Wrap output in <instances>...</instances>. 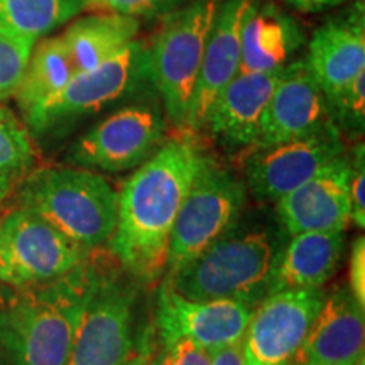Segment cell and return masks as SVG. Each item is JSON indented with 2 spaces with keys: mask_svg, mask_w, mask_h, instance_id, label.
<instances>
[{
  "mask_svg": "<svg viewBox=\"0 0 365 365\" xmlns=\"http://www.w3.org/2000/svg\"><path fill=\"white\" fill-rule=\"evenodd\" d=\"M75 75V66L59 36L36 43L14 95L22 115L59 93Z\"/></svg>",
  "mask_w": 365,
  "mask_h": 365,
  "instance_id": "24",
  "label": "cell"
},
{
  "mask_svg": "<svg viewBox=\"0 0 365 365\" xmlns=\"http://www.w3.org/2000/svg\"><path fill=\"white\" fill-rule=\"evenodd\" d=\"M210 354H212V365H244L242 341L222 346V349L213 350Z\"/></svg>",
  "mask_w": 365,
  "mask_h": 365,
  "instance_id": "32",
  "label": "cell"
},
{
  "mask_svg": "<svg viewBox=\"0 0 365 365\" xmlns=\"http://www.w3.org/2000/svg\"><path fill=\"white\" fill-rule=\"evenodd\" d=\"M274 266L266 232L232 228L196 257L168 272L166 284L178 294L200 301H240L257 307L269 294Z\"/></svg>",
  "mask_w": 365,
  "mask_h": 365,
  "instance_id": "4",
  "label": "cell"
},
{
  "mask_svg": "<svg viewBox=\"0 0 365 365\" xmlns=\"http://www.w3.org/2000/svg\"><path fill=\"white\" fill-rule=\"evenodd\" d=\"M145 85H153L148 48L132 41L100 66L76 73L59 93L26 113L24 125L29 134H49L107 105L134 97Z\"/></svg>",
  "mask_w": 365,
  "mask_h": 365,
  "instance_id": "6",
  "label": "cell"
},
{
  "mask_svg": "<svg viewBox=\"0 0 365 365\" xmlns=\"http://www.w3.org/2000/svg\"><path fill=\"white\" fill-rule=\"evenodd\" d=\"M88 259L66 276L14 286L0 298V345L11 365H66L80 314L98 279Z\"/></svg>",
  "mask_w": 365,
  "mask_h": 365,
  "instance_id": "2",
  "label": "cell"
},
{
  "mask_svg": "<svg viewBox=\"0 0 365 365\" xmlns=\"http://www.w3.org/2000/svg\"><path fill=\"white\" fill-rule=\"evenodd\" d=\"M163 365H212V354L188 340H176L166 345Z\"/></svg>",
  "mask_w": 365,
  "mask_h": 365,
  "instance_id": "29",
  "label": "cell"
},
{
  "mask_svg": "<svg viewBox=\"0 0 365 365\" xmlns=\"http://www.w3.org/2000/svg\"><path fill=\"white\" fill-rule=\"evenodd\" d=\"M185 4H188V0H90L88 9L120 14L140 21L171 14Z\"/></svg>",
  "mask_w": 365,
  "mask_h": 365,
  "instance_id": "28",
  "label": "cell"
},
{
  "mask_svg": "<svg viewBox=\"0 0 365 365\" xmlns=\"http://www.w3.org/2000/svg\"><path fill=\"white\" fill-rule=\"evenodd\" d=\"M205 154L188 137L159 145L117 193L115 230L108 240L122 267L140 279L166 269L176 217Z\"/></svg>",
  "mask_w": 365,
  "mask_h": 365,
  "instance_id": "1",
  "label": "cell"
},
{
  "mask_svg": "<svg viewBox=\"0 0 365 365\" xmlns=\"http://www.w3.org/2000/svg\"><path fill=\"white\" fill-rule=\"evenodd\" d=\"M19 207L93 252L115 230L117 191L98 173L76 166L31 171L17 188Z\"/></svg>",
  "mask_w": 365,
  "mask_h": 365,
  "instance_id": "3",
  "label": "cell"
},
{
  "mask_svg": "<svg viewBox=\"0 0 365 365\" xmlns=\"http://www.w3.org/2000/svg\"><path fill=\"white\" fill-rule=\"evenodd\" d=\"M355 365H365V362H364V359H360V360H359V362H357V364H355Z\"/></svg>",
  "mask_w": 365,
  "mask_h": 365,
  "instance_id": "36",
  "label": "cell"
},
{
  "mask_svg": "<svg viewBox=\"0 0 365 365\" xmlns=\"http://www.w3.org/2000/svg\"><path fill=\"white\" fill-rule=\"evenodd\" d=\"M331 120L354 130H362L365 122V71L355 76L328 105Z\"/></svg>",
  "mask_w": 365,
  "mask_h": 365,
  "instance_id": "27",
  "label": "cell"
},
{
  "mask_svg": "<svg viewBox=\"0 0 365 365\" xmlns=\"http://www.w3.org/2000/svg\"><path fill=\"white\" fill-rule=\"evenodd\" d=\"M218 0H191L166 17L148 48L150 78L173 124L186 129Z\"/></svg>",
  "mask_w": 365,
  "mask_h": 365,
  "instance_id": "5",
  "label": "cell"
},
{
  "mask_svg": "<svg viewBox=\"0 0 365 365\" xmlns=\"http://www.w3.org/2000/svg\"><path fill=\"white\" fill-rule=\"evenodd\" d=\"M0 239L16 286L41 284L66 276L91 254L24 207H17L0 220Z\"/></svg>",
  "mask_w": 365,
  "mask_h": 365,
  "instance_id": "11",
  "label": "cell"
},
{
  "mask_svg": "<svg viewBox=\"0 0 365 365\" xmlns=\"http://www.w3.org/2000/svg\"><path fill=\"white\" fill-rule=\"evenodd\" d=\"M148 365H163V355H161V357L154 359V360H153V362H149Z\"/></svg>",
  "mask_w": 365,
  "mask_h": 365,
  "instance_id": "35",
  "label": "cell"
},
{
  "mask_svg": "<svg viewBox=\"0 0 365 365\" xmlns=\"http://www.w3.org/2000/svg\"><path fill=\"white\" fill-rule=\"evenodd\" d=\"M252 0H225L217 9L191 98L186 129L200 130L210 107L240 73V33Z\"/></svg>",
  "mask_w": 365,
  "mask_h": 365,
  "instance_id": "16",
  "label": "cell"
},
{
  "mask_svg": "<svg viewBox=\"0 0 365 365\" xmlns=\"http://www.w3.org/2000/svg\"><path fill=\"white\" fill-rule=\"evenodd\" d=\"M135 293L103 269L80 314L66 365H124L132 350Z\"/></svg>",
  "mask_w": 365,
  "mask_h": 365,
  "instance_id": "10",
  "label": "cell"
},
{
  "mask_svg": "<svg viewBox=\"0 0 365 365\" xmlns=\"http://www.w3.org/2000/svg\"><path fill=\"white\" fill-rule=\"evenodd\" d=\"M333 122L323 93L304 59L289 63L281 73L262 117L257 145L287 143L317 134Z\"/></svg>",
  "mask_w": 365,
  "mask_h": 365,
  "instance_id": "14",
  "label": "cell"
},
{
  "mask_svg": "<svg viewBox=\"0 0 365 365\" xmlns=\"http://www.w3.org/2000/svg\"><path fill=\"white\" fill-rule=\"evenodd\" d=\"M254 308L240 301H200L178 294L164 282L158 299V323L164 344L188 340L213 352L242 341Z\"/></svg>",
  "mask_w": 365,
  "mask_h": 365,
  "instance_id": "13",
  "label": "cell"
},
{
  "mask_svg": "<svg viewBox=\"0 0 365 365\" xmlns=\"http://www.w3.org/2000/svg\"><path fill=\"white\" fill-rule=\"evenodd\" d=\"M90 0H0V34L34 46L88 9Z\"/></svg>",
  "mask_w": 365,
  "mask_h": 365,
  "instance_id": "23",
  "label": "cell"
},
{
  "mask_svg": "<svg viewBox=\"0 0 365 365\" xmlns=\"http://www.w3.org/2000/svg\"><path fill=\"white\" fill-rule=\"evenodd\" d=\"M33 48L0 34V102L16 95Z\"/></svg>",
  "mask_w": 365,
  "mask_h": 365,
  "instance_id": "26",
  "label": "cell"
},
{
  "mask_svg": "<svg viewBox=\"0 0 365 365\" xmlns=\"http://www.w3.org/2000/svg\"><path fill=\"white\" fill-rule=\"evenodd\" d=\"M140 21L120 14L100 12L75 21L61 38L75 71H88L108 61L135 41Z\"/></svg>",
  "mask_w": 365,
  "mask_h": 365,
  "instance_id": "22",
  "label": "cell"
},
{
  "mask_svg": "<svg viewBox=\"0 0 365 365\" xmlns=\"http://www.w3.org/2000/svg\"><path fill=\"white\" fill-rule=\"evenodd\" d=\"M247 202V190L227 168L205 158L191 182L173 227L168 249V272L196 257L230 232Z\"/></svg>",
  "mask_w": 365,
  "mask_h": 365,
  "instance_id": "7",
  "label": "cell"
},
{
  "mask_svg": "<svg viewBox=\"0 0 365 365\" xmlns=\"http://www.w3.org/2000/svg\"><path fill=\"white\" fill-rule=\"evenodd\" d=\"M166 122L158 102L130 103L91 127L68 150V163L83 170L129 171L163 144Z\"/></svg>",
  "mask_w": 365,
  "mask_h": 365,
  "instance_id": "8",
  "label": "cell"
},
{
  "mask_svg": "<svg viewBox=\"0 0 365 365\" xmlns=\"http://www.w3.org/2000/svg\"><path fill=\"white\" fill-rule=\"evenodd\" d=\"M327 296L319 289H281L257 307L242 336L244 365H289Z\"/></svg>",
  "mask_w": 365,
  "mask_h": 365,
  "instance_id": "9",
  "label": "cell"
},
{
  "mask_svg": "<svg viewBox=\"0 0 365 365\" xmlns=\"http://www.w3.org/2000/svg\"><path fill=\"white\" fill-rule=\"evenodd\" d=\"M304 61L330 105L355 76L365 71L362 6L319 27L309 43Z\"/></svg>",
  "mask_w": 365,
  "mask_h": 365,
  "instance_id": "18",
  "label": "cell"
},
{
  "mask_svg": "<svg viewBox=\"0 0 365 365\" xmlns=\"http://www.w3.org/2000/svg\"><path fill=\"white\" fill-rule=\"evenodd\" d=\"M277 215L291 235L345 232L352 222L350 163L339 158L277 200Z\"/></svg>",
  "mask_w": 365,
  "mask_h": 365,
  "instance_id": "15",
  "label": "cell"
},
{
  "mask_svg": "<svg viewBox=\"0 0 365 365\" xmlns=\"http://www.w3.org/2000/svg\"><path fill=\"white\" fill-rule=\"evenodd\" d=\"M304 34L289 14L272 2L252 0L240 33V71H276L289 65Z\"/></svg>",
  "mask_w": 365,
  "mask_h": 365,
  "instance_id": "20",
  "label": "cell"
},
{
  "mask_svg": "<svg viewBox=\"0 0 365 365\" xmlns=\"http://www.w3.org/2000/svg\"><path fill=\"white\" fill-rule=\"evenodd\" d=\"M34 148L24 122L0 105V202L33 171Z\"/></svg>",
  "mask_w": 365,
  "mask_h": 365,
  "instance_id": "25",
  "label": "cell"
},
{
  "mask_svg": "<svg viewBox=\"0 0 365 365\" xmlns=\"http://www.w3.org/2000/svg\"><path fill=\"white\" fill-rule=\"evenodd\" d=\"M286 2L301 12H318L323 9L339 6L344 0H286Z\"/></svg>",
  "mask_w": 365,
  "mask_h": 365,
  "instance_id": "33",
  "label": "cell"
},
{
  "mask_svg": "<svg viewBox=\"0 0 365 365\" xmlns=\"http://www.w3.org/2000/svg\"><path fill=\"white\" fill-rule=\"evenodd\" d=\"M344 156L339 129L330 122L317 134L272 145H255L245 159V180L261 200H277Z\"/></svg>",
  "mask_w": 365,
  "mask_h": 365,
  "instance_id": "12",
  "label": "cell"
},
{
  "mask_svg": "<svg viewBox=\"0 0 365 365\" xmlns=\"http://www.w3.org/2000/svg\"><path fill=\"white\" fill-rule=\"evenodd\" d=\"M365 170L364 149H359L354 166H350V203H352V222L359 228L365 227Z\"/></svg>",
  "mask_w": 365,
  "mask_h": 365,
  "instance_id": "30",
  "label": "cell"
},
{
  "mask_svg": "<svg viewBox=\"0 0 365 365\" xmlns=\"http://www.w3.org/2000/svg\"><path fill=\"white\" fill-rule=\"evenodd\" d=\"M364 307L349 287H340L325 299L289 365H355L364 359Z\"/></svg>",
  "mask_w": 365,
  "mask_h": 365,
  "instance_id": "17",
  "label": "cell"
},
{
  "mask_svg": "<svg viewBox=\"0 0 365 365\" xmlns=\"http://www.w3.org/2000/svg\"><path fill=\"white\" fill-rule=\"evenodd\" d=\"M0 365H6V364H4V362H2V359H0Z\"/></svg>",
  "mask_w": 365,
  "mask_h": 365,
  "instance_id": "37",
  "label": "cell"
},
{
  "mask_svg": "<svg viewBox=\"0 0 365 365\" xmlns=\"http://www.w3.org/2000/svg\"><path fill=\"white\" fill-rule=\"evenodd\" d=\"M240 71L210 107L205 127L228 145H257L262 117L281 73ZM203 127V129H205Z\"/></svg>",
  "mask_w": 365,
  "mask_h": 365,
  "instance_id": "19",
  "label": "cell"
},
{
  "mask_svg": "<svg viewBox=\"0 0 365 365\" xmlns=\"http://www.w3.org/2000/svg\"><path fill=\"white\" fill-rule=\"evenodd\" d=\"M350 293L360 307H365V240L364 237L355 239L350 250Z\"/></svg>",
  "mask_w": 365,
  "mask_h": 365,
  "instance_id": "31",
  "label": "cell"
},
{
  "mask_svg": "<svg viewBox=\"0 0 365 365\" xmlns=\"http://www.w3.org/2000/svg\"><path fill=\"white\" fill-rule=\"evenodd\" d=\"M0 284L16 286V277H14L11 262H9L6 250H4L2 239H0Z\"/></svg>",
  "mask_w": 365,
  "mask_h": 365,
  "instance_id": "34",
  "label": "cell"
},
{
  "mask_svg": "<svg viewBox=\"0 0 365 365\" xmlns=\"http://www.w3.org/2000/svg\"><path fill=\"white\" fill-rule=\"evenodd\" d=\"M344 232H304L293 235L272 266L269 293L319 289L335 274L344 254Z\"/></svg>",
  "mask_w": 365,
  "mask_h": 365,
  "instance_id": "21",
  "label": "cell"
}]
</instances>
